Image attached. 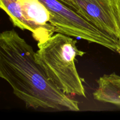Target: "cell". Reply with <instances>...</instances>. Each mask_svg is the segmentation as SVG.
Masks as SVG:
<instances>
[{"instance_id": "obj_2", "label": "cell", "mask_w": 120, "mask_h": 120, "mask_svg": "<svg viewBox=\"0 0 120 120\" xmlns=\"http://www.w3.org/2000/svg\"><path fill=\"white\" fill-rule=\"evenodd\" d=\"M76 40L61 33L38 42L35 57L48 78L67 95L85 97L82 79L76 69L77 56L85 53L79 50Z\"/></svg>"}, {"instance_id": "obj_6", "label": "cell", "mask_w": 120, "mask_h": 120, "mask_svg": "<svg viewBox=\"0 0 120 120\" xmlns=\"http://www.w3.org/2000/svg\"><path fill=\"white\" fill-rule=\"evenodd\" d=\"M98 87L94 98L120 107V76L115 73L104 75L97 81Z\"/></svg>"}, {"instance_id": "obj_8", "label": "cell", "mask_w": 120, "mask_h": 120, "mask_svg": "<svg viewBox=\"0 0 120 120\" xmlns=\"http://www.w3.org/2000/svg\"><path fill=\"white\" fill-rule=\"evenodd\" d=\"M60 1H64V0H60Z\"/></svg>"}, {"instance_id": "obj_3", "label": "cell", "mask_w": 120, "mask_h": 120, "mask_svg": "<svg viewBox=\"0 0 120 120\" xmlns=\"http://www.w3.org/2000/svg\"><path fill=\"white\" fill-rule=\"evenodd\" d=\"M50 14L56 32L97 43L118 52V40L101 31L60 0H39Z\"/></svg>"}, {"instance_id": "obj_1", "label": "cell", "mask_w": 120, "mask_h": 120, "mask_svg": "<svg viewBox=\"0 0 120 120\" xmlns=\"http://www.w3.org/2000/svg\"><path fill=\"white\" fill-rule=\"evenodd\" d=\"M0 77L26 107L79 111L78 102L53 84L36 62L33 48L14 29L0 34Z\"/></svg>"}, {"instance_id": "obj_4", "label": "cell", "mask_w": 120, "mask_h": 120, "mask_svg": "<svg viewBox=\"0 0 120 120\" xmlns=\"http://www.w3.org/2000/svg\"><path fill=\"white\" fill-rule=\"evenodd\" d=\"M0 8L8 14L15 26L29 30L38 42L56 32L50 23L49 11L39 0H0Z\"/></svg>"}, {"instance_id": "obj_7", "label": "cell", "mask_w": 120, "mask_h": 120, "mask_svg": "<svg viewBox=\"0 0 120 120\" xmlns=\"http://www.w3.org/2000/svg\"><path fill=\"white\" fill-rule=\"evenodd\" d=\"M113 2L115 14H116V20H117V26L118 28V32H119V38H118V41H119V50L118 52L120 55V0H112Z\"/></svg>"}, {"instance_id": "obj_5", "label": "cell", "mask_w": 120, "mask_h": 120, "mask_svg": "<svg viewBox=\"0 0 120 120\" xmlns=\"http://www.w3.org/2000/svg\"><path fill=\"white\" fill-rule=\"evenodd\" d=\"M62 2L95 27L118 40L119 32L112 0H64Z\"/></svg>"}]
</instances>
